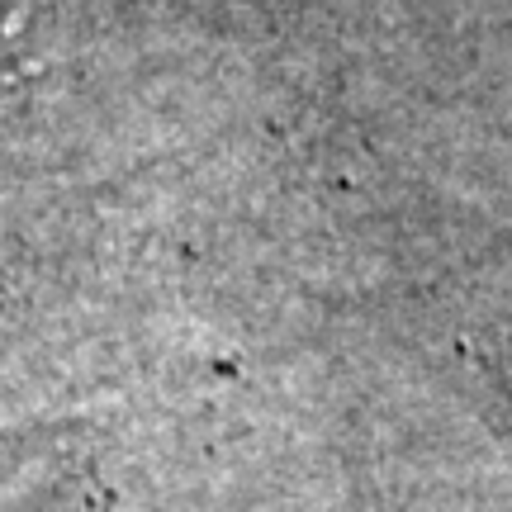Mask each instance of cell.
<instances>
[{"instance_id":"obj_1","label":"cell","mask_w":512,"mask_h":512,"mask_svg":"<svg viewBox=\"0 0 512 512\" xmlns=\"http://www.w3.org/2000/svg\"><path fill=\"white\" fill-rule=\"evenodd\" d=\"M38 81H43V53L34 43L29 15L15 5H0V124L29 110Z\"/></svg>"}]
</instances>
